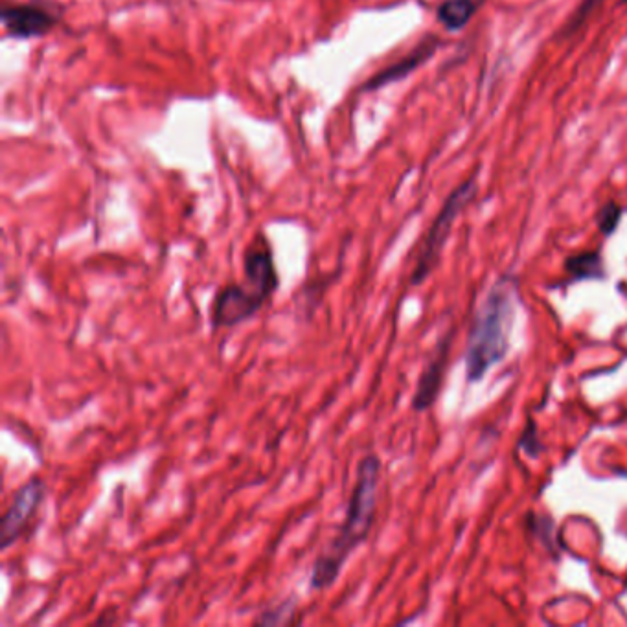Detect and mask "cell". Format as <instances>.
<instances>
[{
  "mask_svg": "<svg viewBox=\"0 0 627 627\" xmlns=\"http://www.w3.org/2000/svg\"><path fill=\"white\" fill-rule=\"evenodd\" d=\"M381 477V460L370 453L361 458L355 471V484L346 515L337 536L322 548L311 567V589L326 591L341 576L344 563L365 543L376 521L377 488Z\"/></svg>",
  "mask_w": 627,
  "mask_h": 627,
  "instance_id": "1",
  "label": "cell"
},
{
  "mask_svg": "<svg viewBox=\"0 0 627 627\" xmlns=\"http://www.w3.org/2000/svg\"><path fill=\"white\" fill-rule=\"evenodd\" d=\"M517 300L519 284L513 276H502L482 300L469 331L466 350L469 381H480L491 366L501 363L508 354Z\"/></svg>",
  "mask_w": 627,
  "mask_h": 627,
  "instance_id": "2",
  "label": "cell"
},
{
  "mask_svg": "<svg viewBox=\"0 0 627 627\" xmlns=\"http://www.w3.org/2000/svg\"><path fill=\"white\" fill-rule=\"evenodd\" d=\"M475 195H477V177H471L466 183L460 184L455 192L449 195V199L445 201L440 214L434 219L433 225L423 240L422 249H420L418 260H416L414 271H412V285L423 284L427 280V276L433 273L456 217L473 201Z\"/></svg>",
  "mask_w": 627,
  "mask_h": 627,
  "instance_id": "3",
  "label": "cell"
},
{
  "mask_svg": "<svg viewBox=\"0 0 627 627\" xmlns=\"http://www.w3.org/2000/svg\"><path fill=\"white\" fill-rule=\"evenodd\" d=\"M46 499V482L41 477L24 482L13 495L8 512L4 513L0 523V548L8 550L13 547L19 537L23 536L32 523L37 510Z\"/></svg>",
  "mask_w": 627,
  "mask_h": 627,
  "instance_id": "4",
  "label": "cell"
},
{
  "mask_svg": "<svg viewBox=\"0 0 627 627\" xmlns=\"http://www.w3.org/2000/svg\"><path fill=\"white\" fill-rule=\"evenodd\" d=\"M262 302H269L280 287V276L274 263L273 247L265 236H256L243 256V282Z\"/></svg>",
  "mask_w": 627,
  "mask_h": 627,
  "instance_id": "5",
  "label": "cell"
},
{
  "mask_svg": "<svg viewBox=\"0 0 627 627\" xmlns=\"http://www.w3.org/2000/svg\"><path fill=\"white\" fill-rule=\"evenodd\" d=\"M451 341H453V333L449 331L438 341L431 361L423 368L418 387H416V394L412 398L414 411H427L438 398L440 388L444 383L445 366H447V359H449V352H451Z\"/></svg>",
  "mask_w": 627,
  "mask_h": 627,
  "instance_id": "6",
  "label": "cell"
},
{
  "mask_svg": "<svg viewBox=\"0 0 627 627\" xmlns=\"http://www.w3.org/2000/svg\"><path fill=\"white\" fill-rule=\"evenodd\" d=\"M57 19L54 13L48 12L35 4H19L6 6L2 10V24L8 34L17 39H30L50 32L56 26Z\"/></svg>",
  "mask_w": 627,
  "mask_h": 627,
  "instance_id": "7",
  "label": "cell"
},
{
  "mask_svg": "<svg viewBox=\"0 0 627 627\" xmlns=\"http://www.w3.org/2000/svg\"><path fill=\"white\" fill-rule=\"evenodd\" d=\"M438 46H440V39H438V37H434V35L423 37L422 43L416 45V48H414L412 52H409L405 57H401L398 63H394V65H390L387 69L381 70L379 74H376V76L372 78L370 83H366V89L376 91V89H381V87H385V85H390V83H396V81L407 78L414 70L420 69L427 59H431V57L436 54Z\"/></svg>",
  "mask_w": 627,
  "mask_h": 627,
  "instance_id": "8",
  "label": "cell"
},
{
  "mask_svg": "<svg viewBox=\"0 0 627 627\" xmlns=\"http://www.w3.org/2000/svg\"><path fill=\"white\" fill-rule=\"evenodd\" d=\"M480 4L482 0H444L436 10V19L445 30L458 32L468 26Z\"/></svg>",
  "mask_w": 627,
  "mask_h": 627,
  "instance_id": "9",
  "label": "cell"
},
{
  "mask_svg": "<svg viewBox=\"0 0 627 627\" xmlns=\"http://www.w3.org/2000/svg\"><path fill=\"white\" fill-rule=\"evenodd\" d=\"M298 622H300V611H298V598L295 594L287 596L278 604L267 607L258 618H254V624L258 626H293Z\"/></svg>",
  "mask_w": 627,
  "mask_h": 627,
  "instance_id": "10",
  "label": "cell"
},
{
  "mask_svg": "<svg viewBox=\"0 0 627 627\" xmlns=\"http://www.w3.org/2000/svg\"><path fill=\"white\" fill-rule=\"evenodd\" d=\"M565 269L572 276V280H596L605 276L604 260L598 251L570 256L565 262Z\"/></svg>",
  "mask_w": 627,
  "mask_h": 627,
  "instance_id": "11",
  "label": "cell"
},
{
  "mask_svg": "<svg viewBox=\"0 0 627 627\" xmlns=\"http://www.w3.org/2000/svg\"><path fill=\"white\" fill-rule=\"evenodd\" d=\"M604 0H582L578 10L572 13L569 23L563 28V37H570L572 34H576L583 24L587 23V19L593 15L594 10L602 4Z\"/></svg>",
  "mask_w": 627,
  "mask_h": 627,
  "instance_id": "12",
  "label": "cell"
},
{
  "mask_svg": "<svg viewBox=\"0 0 627 627\" xmlns=\"http://www.w3.org/2000/svg\"><path fill=\"white\" fill-rule=\"evenodd\" d=\"M620 219H622V208L616 205L615 201H609L600 208V212L596 216V223H598V228L604 236H611L618 227Z\"/></svg>",
  "mask_w": 627,
  "mask_h": 627,
  "instance_id": "13",
  "label": "cell"
},
{
  "mask_svg": "<svg viewBox=\"0 0 627 627\" xmlns=\"http://www.w3.org/2000/svg\"><path fill=\"white\" fill-rule=\"evenodd\" d=\"M622 4H626L627 6V0H622Z\"/></svg>",
  "mask_w": 627,
  "mask_h": 627,
  "instance_id": "14",
  "label": "cell"
}]
</instances>
